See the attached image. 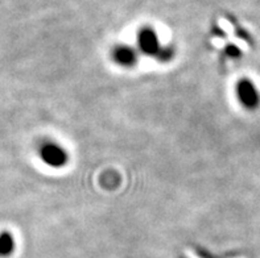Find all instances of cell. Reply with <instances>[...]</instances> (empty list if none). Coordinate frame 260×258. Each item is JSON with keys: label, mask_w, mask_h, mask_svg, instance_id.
<instances>
[{"label": "cell", "mask_w": 260, "mask_h": 258, "mask_svg": "<svg viewBox=\"0 0 260 258\" xmlns=\"http://www.w3.org/2000/svg\"><path fill=\"white\" fill-rule=\"evenodd\" d=\"M114 61L119 66L131 67L136 63V54L128 46H119L114 50Z\"/></svg>", "instance_id": "cell-4"}, {"label": "cell", "mask_w": 260, "mask_h": 258, "mask_svg": "<svg viewBox=\"0 0 260 258\" xmlns=\"http://www.w3.org/2000/svg\"><path fill=\"white\" fill-rule=\"evenodd\" d=\"M237 94L239 101L246 108H255L259 103V95H257L256 88L247 79H243L238 83Z\"/></svg>", "instance_id": "cell-2"}, {"label": "cell", "mask_w": 260, "mask_h": 258, "mask_svg": "<svg viewBox=\"0 0 260 258\" xmlns=\"http://www.w3.org/2000/svg\"><path fill=\"white\" fill-rule=\"evenodd\" d=\"M157 56V58L160 59V61H168L169 58L172 57V50L169 49H164V50H158V53L156 54Z\"/></svg>", "instance_id": "cell-6"}, {"label": "cell", "mask_w": 260, "mask_h": 258, "mask_svg": "<svg viewBox=\"0 0 260 258\" xmlns=\"http://www.w3.org/2000/svg\"><path fill=\"white\" fill-rule=\"evenodd\" d=\"M139 46L144 54L148 56H156L158 53V40L155 33L151 30H144L139 37Z\"/></svg>", "instance_id": "cell-3"}, {"label": "cell", "mask_w": 260, "mask_h": 258, "mask_svg": "<svg viewBox=\"0 0 260 258\" xmlns=\"http://www.w3.org/2000/svg\"><path fill=\"white\" fill-rule=\"evenodd\" d=\"M15 242H13V237L10 233H2L0 235V255H10L13 250Z\"/></svg>", "instance_id": "cell-5"}, {"label": "cell", "mask_w": 260, "mask_h": 258, "mask_svg": "<svg viewBox=\"0 0 260 258\" xmlns=\"http://www.w3.org/2000/svg\"><path fill=\"white\" fill-rule=\"evenodd\" d=\"M40 157L48 166L58 169L65 166L68 162V153L62 146L56 142H45L40 148Z\"/></svg>", "instance_id": "cell-1"}]
</instances>
